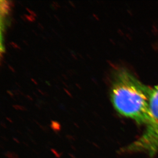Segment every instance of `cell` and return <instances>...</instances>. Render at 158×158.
<instances>
[{
    "label": "cell",
    "mask_w": 158,
    "mask_h": 158,
    "mask_svg": "<svg viewBox=\"0 0 158 158\" xmlns=\"http://www.w3.org/2000/svg\"><path fill=\"white\" fill-rule=\"evenodd\" d=\"M151 88L125 69L117 71L110 88V100L120 115L146 124Z\"/></svg>",
    "instance_id": "6da1fadb"
},
{
    "label": "cell",
    "mask_w": 158,
    "mask_h": 158,
    "mask_svg": "<svg viewBox=\"0 0 158 158\" xmlns=\"http://www.w3.org/2000/svg\"><path fill=\"white\" fill-rule=\"evenodd\" d=\"M146 125L143 134L127 147V151L145 152L152 158L158 152V85L151 88Z\"/></svg>",
    "instance_id": "7a4b0ae2"
}]
</instances>
